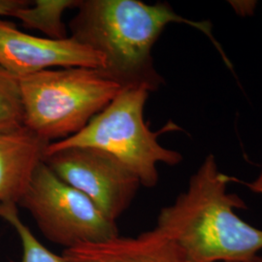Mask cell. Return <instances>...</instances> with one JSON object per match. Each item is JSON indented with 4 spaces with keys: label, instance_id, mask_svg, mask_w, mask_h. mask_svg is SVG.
Wrapping results in <instances>:
<instances>
[{
    "label": "cell",
    "instance_id": "obj_1",
    "mask_svg": "<svg viewBox=\"0 0 262 262\" xmlns=\"http://www.w3.org/2000/svg\"><path fill=\"white\" fill-rule=\"evenodd\" d=\"M71 19L70 37L100 54L101 70L123 89L145 86L150 92L164 83L157 71L152 48L170 24H187L203 32L229 68L231 63L212 33L209 20L178 15L168 3L147 4L140 0H79Z\"/></svg>",
    "mask_w": 262,
    "mask_h": 262
},
{
    "label": "cell",
    "instance_id": "obj_2",
    "mask_svg": "<svg viewBox=\"0 0 262 262\" xmlns=\"http://www.w3.org/2000/svg\"><path fill=\"white\" fill-rule=\"evenodd\" d=\"M231 181L209 155L187 189L159 212L156 227L192 262H245L262 251V229L236 213L247 206L241 197L227 191Z\"/></svg>",
    "mask_w": 262,
    "mask_h": 262
},
{
    "label": "cell",
    "instance_id": "obj_3",
    "mask_svg": "<svg viewBox=\"0 0 262 262\" xmlns=\"http://www.w3.org/2000/svg\"><path fill=\"white\" fill-rule=\"evenodd\" d=\"M24 126L49 144L84 129L123 90L100 69L68 67L19 77Z\"/></svg>",
    "mask_w": 262,
    "mask_h": 262
},
{
    "label": "cell",
    "instance_id": "obj_4",
    "mask_svg": "<svg viewBox=\"0 0 262 262\" xmlns=\"http://www.w3.org/2000/svg\"><path fill=\"white\" fill-rule=\"evenodd\" d=\"M150 93L145 86L123 89L84 129L66 140L49 144L46 151L71 147L103 150L139 179L141 186L155 187L159 182V164L175 166L182 162L183 156L158 140L166 131L180 129L178 125L169 122L154 132L145 122L144 109Z\"/></svg>",
    "mask_w": 262,
    "mask_h": 262
},
{
    "label": "cell",
    "instance_id": "obj_5",
    "mask_svg": "<svg viewBox=\"0 0 262 262\" xmlns=\"http://www.w3.org/2000/svg\"><path fill=\"white\" fill-rule=\"evenodd\" d=\"M19 205L28 210L47 240L64 250L102 243L120 235L116 222L44 162L36 169Z\"/></svg>",
    "mask_w": 262,
    "mask_h": 262
},
{
    "label": "cell",
    "instance_id": "obj_6",
    "mask_svg": "<svg viewBox=\"0 0 262 262\" xmlns=\"http://www.w3.org/2000/svg\"><path fill=\"white\" fill-rule=\"evenodd\" d=\"M43 162L113 222L130 206L141 186L139 179L122 162L94 148L71 147L46 151Z\"/></svg>",
    "mask_w": 262,
    "mask_h": 262
},
{
    "label": "cell",
    "instance_id": "obj_7",
    "mask_svg": "<svg viewBox=\"0 0 262 262\" xmlns=\"http://www.w3.org/2000/svg\"><path fill=\"white\" fill-rule=\"evenodd\" d=\"M0 67L19 78L55 67L102 70L104 59L92 48L70 36L51 39L30 35L0 17Z\"/></svg>",
    "mask_w": 262,
    "mask_h": 262
},
{
    "label": "cell",
    "instance_id": "obj_8",
    "mask_svg": "<svg viewBox=\"0 0 262 262\" xmlns=\"http://www.w3.org/2000/svg\"><path fill=\"white\" fill-rule=\"evenodd\" d=\"M67 262H192L178 244L156 226L137 236H117L102 243L63 250Z\"/></svg>",
    "mask_w": 262,
    "mask_h": 262
},
{
    "label": "cell",
    "instance_id": "obj_9",
    "mask_svg": "<svg viewBox=\"0 0 262 262\" xmlns=\"http://www.w3.org/2000/svg\"><path fill=\"white\" fill-rule=\"evenodd\" d=\"M48 145L26 126L0 133V209L19 205Z\"/></svg>",
    "mask_w": 262,
    "mask_h": 262
},
{
    "label": "cell",
    "instance_id": "obj_10",
    "mask_svg": "<svg viewBox=\"0 0 262 262\" xmlns=\"http://www.w3.org/2000/svg\"><path fill=\"white\" fill-rule=\"evenodd\" d=\"M78 3L79 0H36L19 9L14 18L26 28L43 32L48 38L66 39L68 36L62 14L66 10L76 8Z\"/></svg>",
    "mask_w": 262,
    "mask_h": 262
},
{
    "label": "cell",
    "instance_id": "obj_11",
    "mask_svg": "<svg viewBox=\"0 0 262 262\" xmlns=\"http://www.w3.org/2000/svg\"><path fill=\"white\" fill-rule=\"evenodd\" d=\"M24 126L19 79L0 67V133Z\"/></svg>",
    "mask_w": 262,
    "mask_h": 262
},
{
    "label": "cell",
    "instance_id": "obj_12",
    "mask_svg": "<svg viewBox=\"0 0 262 262\" xmlns=\"http://www.w3.org/2000/svg\"><path fill=\"white\" fill-rule=\"evenodd\" d=\"M17 207L12 204L1 208L0 217L9 223L19 237L23 247V256L19 262H67L62 255L51 252L39 242L30 228L20 220Z\"/></svg>",
    "mask_w": 262,
    "mask_h": 262
},
{
    "label": "cell",
    "instance_id": "obj_13",
    "mask_svg": "<svg viewBox=\"0 0 262 262\" xmlns=\"http://www.w3.org/2000/svg\"><path fill=\"white\" fill-rule=\"evenodd\" d=\"M27 0H0V17H13L21 8L30 5Z\"/></svg>",
    "mask_w": 262,
    "mask_h": 262
},
{
    "label": "cell",
    "instance_id": "obj_14",
    "mask_svg": "<svg viewBox=\"0 0 262 262\" xmlns=\"http://www.w3.org/2000/svg\"><path fill=\"white\" fill-rule=\"evenodd\" d=\"M246 186L249 187L253 192L257 194H262V167L257 177L253 180V182L247 183Z\"/></svg>",
    "mask_w": 262,
    "mask_h": 262
},
{
    "label": "cell",
    "instance_id": "obj_15",
    "mask_svg": "<svg viewBox=\"0 0 262 262\" xmlns=\"http://www.w3.org/2000/svg\"><path fill=\"white\" fill-rule=\"evenodd\" d=\"M245 262H262V256H260V255L258 254V255H256V256L253 257L252 259H250V260Z\"/></svg>",
    "mask_w": 262,
    "mask_h": 262
}]
</instances>
